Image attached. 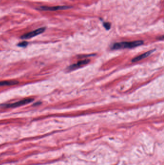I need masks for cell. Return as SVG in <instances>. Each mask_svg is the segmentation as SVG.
Listing matches in <instances>:
<instances>
[{
  "instance_id": "cell-1",
  "label": "cell",
  "mask_w": 164,
  "mask_h": 165,
  "mask_svg": "<svg viewBox=\"0 0 164 165\" xmlns=\"http://www.w3.org/2000/svg\"><path fill=\"white\" fill-rule=\"evenodd\" d=\"M142 40L135 41L133 42H123L115 43L111 47L113 50H118L126 48H133L144 44Z\"/></svg>"
},
{
  "instance_id": "cell-2",
  "label": "cell",
  "mask_w": 164,
  "mask_h": 165,
  "mask_svg": "<svg viewBox=\"0 0 164 165\" xmlns=\"http://www.w3.org/2000/svg\"><path fill=\"white\" fill-rule=\"evenodd\" d=\"M46 28L42 27L34 30L33 31H30V33H27L26 34H23L21 36L22 39H29L33 38L34 37L36 36L37 35L44 33L46 30Z\"/></svg>"
},
{
  "instance_id": "cell-3",
  "label": "cell",
  "mask_w": 164,
  "mask_h": 165,
  "mask_svg": "<svg viewBox=\"0 0 164 165\" xmlns=\"http://www.w3.org/2000/svg\"><path fill=\"white\" fill-rule=\"evenodd\" d=\"M33 100L34 99H31V98L24 99V100H20V101L16 102L10 103V104H5L4 106L7 107V108H17V107H18L24 105L26 104H29L30 103L33 102Z\"/></svg>"
},
{
  "instance_id": "cell-4",
  "label": "cell",
  "mask_w": 164,
  "mask_h": 165,
  "mask_svg": "<svg viewBox=\"0 0 164 165\" xmlns=\"http://www.w3.org/2000/svg\"><path fill=\"white\" fill-rule=\"evenodd\" d=\"M72 8L71 6H56V7H46V6H43L37 8L38 10L41 11H55L57 10H66V9H70Z\"/></svg>"
},
{
  "instance_id": "cell-5",
  "label": "cell",
  "mask_w": 164,
  "mask_h": 165,
  "mask_svg": "<svg viewBox=\"0 0 164 165\" xmlns=\"http://www.w3.org/2000/svg\"><path fill=\"white\" fill-rule=\"evenodd\" d=\"M90 61V60H82L79 61L77 63L70 65L67 68V71H71L74 70H76L82 66L87 64Z\"/></svg>"
},
{
  "instance_id": "cell-6",
  "label": "cell",
  "mask_w": 164,
  "mask_h": 165,
  "mask_svg": "<svg viewBox=\"0 0 164 165\" xmlns=\"http://www.w3.org/2000/svg\"><path fill=\"white\" fill-rule=\"evenodd\" d=\"M154 51H155V50H152L148 51V52H146L145 53L142 54V55H139V56H138V57H135L134 59H132V62L135 63V62L139 61V60L144 59V58H146V57H148L150 54H151L152 52H154Z\"/></svg>"
},
{
  "instance_id": "cell-7",
  "label": "cell",
  "mask_w": 164,
  "mask_h": 165,
  "mask_svg": "<svg viewBox=\"0 0 164 165\" xmlns=\"http://www.w3.org/2000/svg\"><path fill=\"white\" fill-rule=\"evenodd\" d=\"M18 83L17 81L15 80H7L0 81V86H14L17 85Z\"/></svg>"
},
{
  "instance_id": "cell-8",
  "label": "cell",
  "mask_w": 164,
  "mask_h": 165,
  "mask_svg": "<svg viewBox=\"0 0 164 165\" xmlns=\"http://www.w3.org/2000/svg\"><path fill=\"white\" fill-rule=\"evenodd\" d=\"M28 45V43L26 41H23V42H21V43H18L17 46L18 47H25Z\"/></svg>"
},
{
  "instance_id": "cell-9",
  "label": "cell",
  "mask_w": 164,
  "mask_h": 165,
  "mask_svg": "<svg viewBox=\"0 0 164 165\" xmlns=\"http://www.w3.org/2000/svg\"><path fill=\"white\" fill-rule=\"evenodd\" d=\"M103 25V27L106 30H110L111 28V24L109 22H104Z\"/></svg>"
}]
</instances>
